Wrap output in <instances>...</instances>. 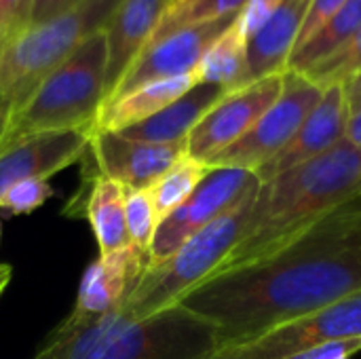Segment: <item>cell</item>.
Returning <instances> with one entry per match:
<instances>
[{
    "label": "cell",
    "mask_w": 361,
    "mask_h": 359,
    "mask_svg": "<svg viewBox=\"0 0 361 359\" xmlns=\"http://www.w3.org/2000/svg\"><path fill=\"white\" fill-rule=\"evenodd\" d=\"M361 72V30L345 44L341 47L334 55H330L326 61L317 63L305 76L315 80L322 87L328 85H343L351 76Z\"/></svg>",
    "instance_id": "26"
},
{
    "label": "cell",
    "mask_w": 361,
    "mask_h": 359,
    "mask_svg": "<svg viewBox=\"0 0 361 359\" xmlns=\"http://www.w3.org/2000/svg\"><path fill=\"white\" fill-rule=\"evenodd\" d=\"M233 19L235 17L184 28V30L171 32L169 36L148 44L137 55V59L131 63L127 74L121 78V83L116 85L112 95L106 99V104L140 85L197 72V66L203 59L205 51L233 23Z\"/></svg>",
    "instance_id": "12"
},
{
    "label": "cell",
    "mask_w": 361,
    "mask_h": 359,
    "mask_svg": "<svg viewBox=\"0 0 361 359\" xmlns=\"http://www.w3.org/2000/svg\"><path fill=\"white\" fill-rule=\"evenodd\" d=\"M228 91L216 85L199 83L188 93L178 97L173 104L157 112L154 116L118 131L125 138L152 142V144H178L186 142L188 133L195 129V125L205 116V112Z\"/></svg>",
    "instance_id": "19"
},
{
    "label": "cell",
    "mask_w": 361,
    "mask_h": 359,
    "mask_svg": "<svg viewBox=\"0 0 361 359\" xmlns=\"http://www.w3.org/2000/svg\"><path fill=\"white\" fill-rule=\"evenodd\" d=\"M283 4V0H247L241 13L237 15V23L247 36V40L273 17V13Z\"/></svg>",
    "instance_id": "30"
},
{
    "label": "cell",
    "mask_w": 361,
    "mask_h": 359,
    "mask_svg": "<svg viewBox=\"0 0 361 359\" xmlns=\"http://www.w3.org/2000/svg\"><path fill=\"white\" fill-rule=\"evenodd\" d=\"M146 267L148 254L140 252L135 245L110 254H99V258L91 262L82 273L76 307L72 313L102 315L118 309Z\"/></svg>",
    "instance_id": "16"
},
{
    "label": "cell",
    "mask_w": 361,
    "mask_h": 359,
    "mask_svg": "<svg viewBox=\"0 0 361 359\" xmlns=\"http://www.w3.org/2000/svg\"><path fill=\"white\" fill-rule=\"evenodd\" d=\"M245 2L247 0H171L148 44L184 28L237 17Z\"/></svg>",
    "instance_id": "23"
},
{
    "label": "cell",
    "mask_w": 361,
    "mask_h": 359,
    "mask_svg": "<svg viewBox=\"0 0 361 359\" xmlns=\"http://www.w3.org/2000/svg\"><path fill=\"white\" fill-rule=\"evenodd\" d=\"M281 89L283 74H273L224 93L188 133L186 157L207 165L258 123Z\"/></svg>",
    "instance_id": "10"
},
{
    "label": "cell",
    "mask_w": 361,
    "mask_h": 359,
    "mask_svg": "<svg viewBox=\"0 0 361 359\" xmlns=\"http://www.w3.org/2000/svg\"><path fill=\"white\" fill-rule=\"evenodd\" d=\"M347 142H351L353 146L361 148V108L351 112L349 116V123H347V135H345Z\"/></svg>",
    "instance_id": "34"
},
{
    "label": "cell",
    "mask_w": 361,
    "mask_h": 359,
    "mask_svg": "<svg viewBox=\"0 0 361 359\" xmlns=\"http://www.w3.org/2000/svg\"><path fill=\"white\" fill-rule=\"evenodd\" d=\"M361 351V339H351V341H336L322 345L317 349H311L307 353H300L296 358L290 359H353Z\"/></svg>",
    "instance_id": "31"
},
{
    "label": "cell",
    "mask_w": 361,
    "mask_h": 359,
    "mask_svg": "<svg viewBox=\"0 0 361 359\" xmlns=\"http://www.w3.org/2000/svg\"><path fill=\"white\" fill-rule=\"evenodd\" d=\"M360 30L361 0H347V4L338 13H334V17H330L313 38L294 49L288 61V70L300 74L309 72L311 68L334 55L341 47H345Z\"/></svg>",
    "instance_id": "22"
},
{
    "label": "cell",
    "mask_w": 361,
    "mask_h": 359,
    "mask_svg": "<svg viewBox=\"0 0 361 359\" xmlns=\"http://www.w3.org/2000/svg\"><path fill=\"white\" fill-rule=\"evenodd\" d=\"M44 345L55 359H209L220 347L216 328L180 305L142 320L121 307L102 315L70 313Z\"/></svg>",
    "instance_id": "3"
},
{
    "label": "cell",
    "mask_w": 361,
    "mask_h": 359,
    "mask_svg": "<svg viewBox=\"0 0 361 359\" xmlns=\"http://www.w3.org/2000/svg\"><path fill=\"white\" fill-rule=\"evenodd\" d=\"M195 85H199L197 72L140 85V87L110 99L108 104H104L97 114V121L93 125V131H114V133L125 131V129L154 116L157 112H161L163 108L173 104L178 97L188 93Z\"/></svg>",
    "instance_id": "18"
},
{
    "label": "cell",
    "mask_w": 361,
    "mask_h": 359,
    "mask_svg": "<svg viewBox=\"0 0 361 359\" xmlns=\"http://www.w3.org/2000/svg\"><path fill=\"white\" fill-rule=\"evenodd\" d=\"M118 2L85 0L63 15L32 23L0 51V123L4 127L38 85L106 25Z\"/></svg>",
    "instance_id": "6"
},
{
    "label": "cell",
    "mask_w": 361,
    "mask_h": 359,
    "mask_svg": "<svg viewBox=\"0 0 361 359\" xmlns=\"http://www.w3.org/2000/svg\"><path fill=\"white\" fill-rule=\"evenodd\" d=\"M0 237H2V226H0Z\"/></svg>",
    "instance_id": "38"
},
{
    "label": "cell",
    "mask_w": 361,
    "mask_h": 359,
    "mask_svg": "<svg viewBox=\"0 0 361 359\" xmlns=\"http://www.w3.org/2000/svg\"><path fill=\"white\" fill-rule=\"evenodd\" d=\"M11 277H13L11 264H0V296H2V292H4V288L8 286Z\"/></svg>",
    "instance_id": "35"
},
{
    "label": "cell",
    "mask_w": 361,
    "mask_h": 359,
    "mask_svg": "<svg viewBox=\"0 0 361 359\" xmlns=\"http://www.w3.org/2000/svg\"><path fill=\"white\" fill-rule=\"evenodd\" d=\"M343 89H345V97H347V104H349V110L355 112L361 108V72L351 76L349 80L343 83Z\"/></svg>",
    "instance_id": "33"
},
{
    "label": "cell",
    "mask_w": 361,
    "mask_h": 359,
    "mask_svg": "<svg viewBox=\"0 0 361 359\" xmlns=\"http://www.w3.org/2000/svg\"><path fill=\"white\" fill-rule=\"evenodd\" d=\"M360 231L357 195L281 252L214 273L184 294L178 305L212 324L220 347L245 343L286 322L360 294Z\"/></svg>",
    "instance_id": "1"
},
{
    "label": "cell",
    "mask_w": 361,
    "mask_h": 359,
    "mask_svg": "<svg viewBox=\"0 0 361 359\" xmlns=\"http://www.w3.org/2000/svg\"><path fill=\"white\" fill-rule=\"evenodd\" d=\"M258 184V176L250 169L209 167V174L197 190L176 212L161 220L148 252V267L167 260L184 241L228 212Z\"/></svg>",
    "instance_id": "9"
},
{
    "label": "cell",
    "mask_w": 361,
    "mask_h": 359,
    "mask_svg": "<svg viewBox=\"0 0 361 359\" xmlns=\"http://www.w3.org/2000/svg\"><path fill=\"white\" fill-rule=\"evenodd\" d=\"M324 87L300 72H283V89L258 123L233 146L216 154L207 167H241L256 171L279 154L315 108Z\"/></svg>",
    "instance_id": "7"
},
{
    "label": "cell",
    "mask_w": 361,
    "mask_h": 359,
    "mask_svg": "<svg viewBox=\"0 0 361 359\" xmlns=\"http://www.w3.org/2000/svg\"><path fill=\"white\" fill-rule=\"evenodd\" d=\"M4 123H0V146H2V142H4Z\"/></svg>",
    "instance_id": "37"
},
{
    "label": "cell",
    "mask_w": 361,
    "mask_h": 359,
    "mask_svg": "<svg viewBox=\"0 0 361 359\" xmlns=\"http://www.w3.org/2000/svg\"><path fill=\"white\" fill-rule=\"evenodd\" d=\"M125 218H127V233H129L131 245H135L140 252L148 254L154 233L161 224L148 188L146 190H127Z\"/></svg>",
    "instance_id": "25"
},
{
    "label": "cell",
    "mask_w": 361,
    "mask_h": 359,
    "mask_svg": "<svg viewBox=\"0 0 361 359\" xmlns=\"http://www.w3.org/2000/svg\"><path fill=\"white\" fill-rule=\"evenodd\" d=\"M345 4H347V0H311L309 2V8H307V15H305V23H302V30H300V36H298L296 47H300L309 38H313L319 32V28L330 17H334V13H338Z\"/></svg>",
    "instance_id": "29"
},
{
    "label": "cell",
    "mask_w": 361,
    "mask_h": 359,
    "mask_svg": "<svg viewBox=\"0 0 361 359\" xmlns=\"http://www.w3.org/2000/svg\"><path fill=\"white\" fill-rule=\"evenodd\" d=\"M53 195V188L49 186L47 180L30 178L13 184L0 195V209L19 216V214H32L38 209L49 197Z\"/></svg>",
    "instance_id": "27"
},
{
    "label": "cell",
    "mask_w": 361,
    "mask_h": 359,
    "mask_svg": "<svg viewBox=\"0 0 361 359\" xmlns=\"http://www.w3.org/2000/svg\"><path fill=\"white\" fill-rule=\"evenodd\" d=\"M89 154L95 157L99 176L118 182L127 190H146L186 157V142L152 144L114 131H91Z\"/></svg>",
    "instance_id": "11"
},
{
    "label": "cell",
    "mask_w": 361,
    "mask_h": 359,
    "mask_svg": "<svg viewBox=\"0 0 361 359\" xmlns=\"http://www.w3.org/2000/svg\"><path fill=\"white\" fill-rule=\"evenodd\" d=\"M171 0H121L106 21V99L127 74L137 55L148 47ZM106 104V102H104Z\"/></svg>",
    "instance_id": "15"
},
{
    "label": "cell",
    "mask_w": 361,
    "mask_h": 359,
    "mask_svg": "<svg viewBox=\"0 0 361 359\" xmlns=\"http://www.w3.org/2000/svg\"><path fill=\"white\" fill-rule=\"evenodd\" d=\"M207 174L209 167L190 157H182L169 171H165L148 188L159 220H165L171 212H176L197 190Z\"/></svg>",
    "instance_id": "24"
},
{
    "label": "cell",
    "mask_w": 361,
    "mask_h": 359,
    "mask_svg": "<svg viewBox=\"0 0 361 359\" xmlns=\"http://www.w3.org/2000/svg\"><path fill=\"white\" fill-rule=\"evenodd\" d=\"M106 38L99 30L59 63L8 118L2 146L34 133L93 131L106 102Z\"/></svg>",
    "instance_id": "5"
},
{
    "label": "cell",
    "mask_w": 361,
    "mask_h": 359,
    "mask_svg": "<svg viewBox=\"0 0 361 359\" xmlns=\"http://www.w3.org/2000/svg\"><path fill=\"white\" fill-rule=\"evenodd\" d=\"M34 0H0V51L32 25Z\"/></svg>",
    "instance_id": "28"
},
{
    "label": "cell",
    "mask_w": 361,
    "mask_h": 359,
    "mask_svg": "<svg viewBox=\"0 0 361 359\" xmlns=\"http://www.w3.org/2000/svg\"><path fill=\"white\" fill-rule=\"evenodd\" d=\"M349 116H351V110H349L343 85L324 87L319 102L309 112V116L302 121L300 129L290 140V144L279 154H275L271 161H267L262 167H258L254 171L258 176L260 184H267L273 178H277V176L328 152L336 144H341L347 135Z\"/></svg>",
    "instance_id": "13"
},
{
    "label": "cell",
    "mask_w": 361,
    "mask_h": 359,
    "mask_svg": "<svg viewBox=\"0 0 361 359\" xmlns=\"http://www.w3.org/2000/svg\"><path fill=\"white\" fill-rule=\"evenodd\" d=\"M260 186L252 188L228 212L195 233L167 260L146 267L121 305V311L133 320L154 315L178 305L184 294L212 277L241 241L254 216Z\"/></svg>",
    "instance_id": "4"
},
{
    "label": "cell",
    "mask_w": 361,
    "mask_h": 359,
    "mask_svg": "<svg viewBox=\"0 0 361 359\" xmlns=\"http://www.w3.org/2000/svg\"><path fill=\"white\" fill-rule=\"evenodd\" d=\"M351 339H361V292L271 328L245 343L220 347L209 359H290L322 345Z\"/></svg>",
    "instance_id": "8"
},
{
    "label": "cell",
    "mask_w": 361,
    "mask_h": 359,
    "mask_svg": "<svg viewBox=\"0 0 361 359\" xmlns=\"http://www.w3.org/2000/svg\"><path fill=\"white\" fill-rule=\"evenodd\" d=\"M360 239H361V231H360Z\"/></svg>",
    "instance_id": "39"
},
{
    "label": "cell",
    "mask_w": 361,
    "mask_h": 359,
    "mask_svg": "<svg viewBox=\"0 0 361 359\" xmlns=\"http://www.w3.org/2000/svg\"><path fill=\"white\" fill-rule=\"evenodd\" d=\"M32 359H55V355H53V351H51L47 345H42V347L38 349V353H36Z\"/></svg>",
    "instance_id": "36"
},
{
    "label": "cell",
    "mask_w": 361,
    "mask_h": 359,
    "mask_svg": "<svg viewBox=\"0 0 361 359\" xmlns=\"http://www.w3.org/2000/svg\"><path fill=\"white\" fill-rule=\"evenodd\" d=\"M85 0H34L32 4V23H40L47 19H53L57 15H63Z\"/></svg>",
    "instance_id": "32"
},
{
    "label": "cell",
    "mask_w": 361,
    "mask_h": 359,
    "mask_svg": "<svg viewBox=\"0 0 361 359\" xmlns=\"http://www.w3.org/2000/svg\"><path fill=\"white\" fill-rule=\"evenodd\" d=\"M311 0H283L273 17L247 42V74L250 83L283 74L290 55L298 42L305 15Z\"/></svg>",
    "instance_id": "17"
},
{
    "label": "cell",
    "mask_w": 361,
    "mask_h": 359,
    "mask_svg": "<svg viewBox=\"0 0 361 359\" xmlns=\"http://www.w3.org/2000/svg\"><path fill=\"white\" fill-rule=\"evenodd\" d=\"M357 195H361V148L343 140L328 152L260 186L254 216L218 271L281 252L315 222Z\"/></svg>",
    "instance_id": "2"
},
{
    "label": "cell",
    "mask_w": 361,
    "mask_h": 359,
    "mask_svg": "<svg viewBox=\"0 0 361 359\" xmlns=\"http://www.w3.org/2000/svg\"><path fill=\"white\" fill-rule=\"evenodd\" d=\"M247 36L237 23H233L212 42L203 59L197 66L199 83L222 87L224 91L239 89L250 83L247 74Z\"/></svg>",
    "instance_id": "21"
},
{
    "label": "cell",
    "mask_w": 361,
    "mask_h": 359,
    "mask_svg": "<svg viewBox=\"0 0 361 359\" xmlns=\"http://www.w3.org/2000/svg\"><path fill=\"white\" fill-rule=\"evenodd\" d=\"M89 129L49 131L19 138L0 148V195L30 178L49 180L89 152Z\"/></svg>",
    "instance_id": "14"
},
{
    "label": "cell",
    "mask_w": 361,
    "mask_h": 359,
    "mask_svg": "<svg viewBox=\"0 0 361 359\" xmlns=\"http://www.w3.org/2000/svg\"><path fill=\"white\" fill-rule=\"evenodd\" d=\"M125 197L127 188L118 182L99 174L91 180L85 214L95 233L99 254H110L131 245L125 218Z\"/></svg>",
    "instance_id": "20"
}]
</instances>
